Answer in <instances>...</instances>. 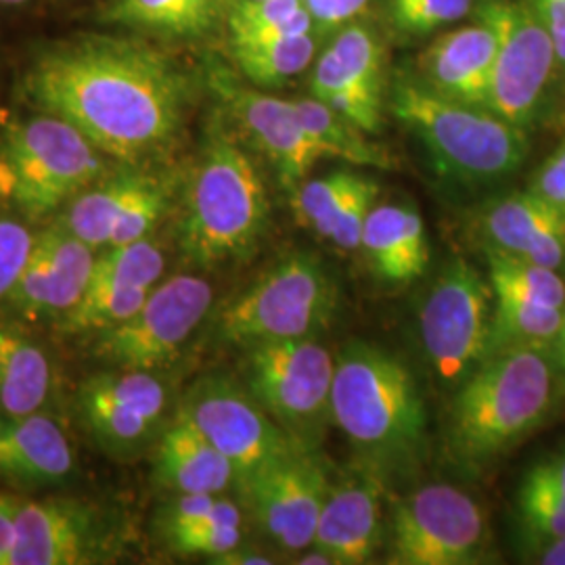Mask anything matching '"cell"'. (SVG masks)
Wrapping results in <instances>:
<instances>
[{"instance_id":"cell-34","label":"cell","mask_w":565,"mask_h":565,"mask_svg":"<svg viewBox=\"0 0 565 565\" xmlns=\"http://www.w3.org/2000/svg\"><path fill=\"white\" fill-rule=\"evenodd\" d=\"M149 294L151 289L142 287L90 282L81 302L57 321V327L67 335H99L128 321Z\"/></svg>"},{"instance_id":"cell-10","label":"cell","mask_w":565,"mask_h":565,"mask_svg":"<svg viewBox=\"0 0 565 565\" xmlns=\"http://www.w3.org/2000/svg\"><path fill=\"white\" fill-rule=\"evenodd\" d=\"M212 300V285L202 277L162 279L128 321L95 335L93 354L114 369L156 373L181 356L207 319Z\"/></svg>"},{"instance_id":"cell-35","label":"cell","mask_w":565,"mask_h":565,"mask_svg":"<svg viewBox=\"0 0 565 565\" xmlns=\"http://www.w3.org/2000/svg\"><path fill=\"white\" fill-rule=\"evenodd\" d=\"M166 256L153 237L109 245L97 252L90 282L153 289L163 279Z\"/></svg>"},{"instance_id":"cell-49","label":"cell","mask_w":565,"mask_h":565,"mask_svg":"<svg viewBox=\"0 0 565 565\" xmlns=\"http://www.w3.org/2000/svg\"><path fill=\"white\" fill-rule=\"evenodd\" d=\"M553 354H555V361H557V366H559V371H562V377H564L565 384V321L564 327H562V333H559L557 342L553 345Z\"/></svg>"},{"instance_id":"cell-21","label":"cell","mask_w":565,"mask_h":565,"mask_svg":"<svg viewBox=\"0 0 565 565\" xmlns=\"http://www.w3.org/2000/svg\"><path fill=\"white\" fill-rule=\"evenodd\" d=\"M382 505V476L361 463L329 488L312 546L329 555L333 565L371 562L384 543Z\"/></svg>"},{"instance_id":"cell-16","label":"cell","mask_w":565,"mask_h":565,"mask_svg":"<svg viewBox=\"0 0 565 565\" xmlns=\"http://www.w3.org/2000/svg\"><path fill=\"white\" fill-rule=\"evenodd\" d=\"M76 406L95 445L114 459H132L160 431L168 387L151 371L116 369L86 380Z\"/></svg>"},{"instance_id":"cell-5","label":"cell","mask_w":565,"mask_h":565,"mask_svg":"<svg viewBox=\"0 0 565 565\" xmlns=\"http://www.w3.org/2000/svg\"><path fill=\"white\" fill-rule=\"evenodd\" d=\"M390 107L424 142L436 166L457 181H503L527 158L525 130L488 107L440 95L419 76L394 78Z\"/></svg>"},{"instance_id":"cell-26","label":"cell","mask_w":565,"mask_h":565,"mask_svg":"<svg viewBox=\"0 0 565 565\" xmlns=\"http://www.w3.org/2000/svg\"><path fill=\"white\" fill-rule=\"evenodd\" d=\"M231 4L233 0H107L97 21L142 39L202 41L226 23Z\"/></svg>"},{"instance_id":"cell-9","label":"cell","mask_w":565,"mask_h":565,"mask_svg":"<svg viewBox=\"0 0 565 565\" xmlns=\"http://www.w3.org/2000/svg\"><path fill=\"white\" fill-rule=\"evenodd\" d=\"M494 294L478 268L455 258L429 287L419 331L431 373L445 385L463 384L490 352Z\"/></svg>"},{"instance_id":"cell-25","label":"cell","mask_w":565,"mask_h":565,"mask_svg":"<svg viewBox=\"0 0 565 565\" xmlns=\"http://www.w3.org/2000/svg\"><path fill=\"white\" fill-rule=\"evenodd\" d=\"M153 473L174 494H224L239 484L233 463L181 413L158 436Z\"/></svg>"},{"instance_id":"cell-47","label":"cell","mask_w":565,"mask_h":565,"mask_svg":"<svg viewBox=\"0 0 565 565\" xmlns=\"http://www.w3.org/2000/svg\"><path fill=\"white\" fill-rule=\"evenodd\" d=\"M541 564L565 565V536L543 548V553H541Z\"/></svg>"},{"instance_id":"cell-14","label":"cell","mask_w":565,"mask_h":565,"mask_svg":"<svg viewBox=\"0 0 565 565\" xmlns=\"http://www.w3.org/2000/svg\"><path fill=\"white\" fill-rule=\"evenodd\" d=\"M478 20L488 23L497 39L488 109L525 130L536 120L559 65L553 41L524 0H486Z\"/></svg>"},{"instance_id":"cell-42","label":"cell","mask_w":565,"mask_h":565,"mask_svg":"<svg viewBox=\"0 0 565 565\" xmlns=\"http://www.w3.org/2000/svg\"><path fill=\"white\" fill-rule=\"evenodd\" d=\"M522 484L536 488L555 505L565 509V448L532 465L525 471Z\"/></svg>"},{"instance_id":"cell-15","label":"cell","mask_w":565,"mask_h":565,"mask_svg":"<svg viewBox=\"0 0 565 565\" xmlns=\"http://www.w3.org/2000/svg\"><path fill=\"white\" fill-rule=\"evenodd\" d=\"M172 198V182L149 163H120L88 184L61 212L63 228L93 249L151 237Z\"/></svg>"},{"instance_id":"cell-51","label":"cell","mask_w":565,"mask_h":565,"mask_svg":"<svg viewBox=\"0 0 565 565\" xmlns=\"http://www.w3.org/2000/svg\"><path fill=\"white\" fill-rule=\"evenodd\" d=\"M30 0H0V7H4V9H18V7H23V4H28Z\"/></svg>"},{"instance_id":"cell-27","label":"cell","mask_w":565,"mask_h":565,"mask_svg":"<svg viewBox=\"0 0 565 565\" xmlns=\"http://www.w3.org/2000/svg\"><path fill=\"white\" fill-rule=\"evenodd\" d=\"M361 249L385 281L419 279L429 264V243L422 214L404 203H375L364 224Z\"/></svg>"},{"instance_id":"cell-20","label":"cell","mask_w":565,"mask_h":565,"mask_svg":"<svg viewBox=\"0 0 565 565\" xmlns=\"http://www.w3.org/2000/svg\"><path fill=\"white\" fill-rule=\"evenodd\" d=\"M212 86L245 139L273 163L282 186L294 193L323 158L308 137L294 102L242 86L224 74L214 76Z\"/></svg>"},{"instance_id":"cell-48","label":"cell","mask_w":565,"mask_h":565,"mask_svg":"<svg viewBox=\"0 0 565 565\" xmlns=\"http://www.w3.org/2000/svg\"><path fill=\"white\" fill-rule=\"evenodd\" d=\"M312 551L310 553H303L300 555V559H298V564L302 565H333L331 562V557L329 555H324L321 548H315V546H310Z\"/></svg>"},{"instance_id":"cell-22","label":"cell","mask_w":565,"mask_h":565,"mask_svg":"<svg viewBox=\"0 0 565 565\" xmlns=\"http://www.w3.org/2000/svg\"><path fill=\"white\" fill-rule=\"evenodd\" d=\"M76 473V450L60 419L41 411L0 425V480L20 488H51Z\"/></svg>"},{"instance_id":"cell-30","label":"cell","mask_w":565,"mask_h":565,"mask_svg":"<svg viewBox=\"0 0 565 565\" xmlns=\"http://www.w3.org/2000/svg\"><path fill=\"white\" fill-rule=\"evenodd\" d=\"M315 51L317 42L312 34L231 44L237 70L258 88H275L300 76L315 60Z\"/></svg>"},{"instance_id":"cell-45","label":"cell","mask_w":565,"mask_h":565,"mask_svg":"<svg viewBox=\"0 0 565 565\" xmlns=\"http://www.w3.org/2000/svg\"><path fill=\"white\" fill-rule=\"evenodd\" d=\"M21 497L0 494V565H9L18 539V509Z\"/></svg>"},{"instance_id":"cell-50","label":"cell","mask_w":565,"mask_h":565,"mask_svg":"<svg viewBox=\"0 0 565 565\" xmlns=\"http://www.w3.org/2000/svg\"><path fill=\"white\" fill-rule=\"evenodd\" d=\"M11 193V181H9V172L4 168V163L0 162V195L9 198Z\"/></svg>"},{"instance_id":"cell-3","label":"cell","mask_w":565,"mask_h":565,"mask_svg":"<svg viewBox=\"0 0 565 565\" xmlns=\"http://www.w3.org/2000/svg\"><path fill=\"white\" fill-rule=\"evenodd\" d=\"M331 422L380 476L415 463L425 443V406L403 361L373 343H348L335 359Z\"/></svg>"},{"instance_id":"cell-7","label":"cell","mask_w":565,"mask_h":565,"mask_svg":"<svg viewBox=\"0 0 565 565\" xmlns=\"http://www.w3.org/2000/svg\"><path fill=\"white\" fill-rule=\"evenodd\" d=\"M0 162L9 172V198L28 221L60 212L109 172V158L95 142L70 121L44 111L7 126Z\"/></svg>"},{"instance_id":"cell-31","label":"cell","mask_w":565,"mask_h":565,"mask_svg":"<svg viewBox=\"0 0 565 565\" xmlns=\"http://www.w3.org/2000/svg\"><path fill=\"white\" fill-rule=\"evenodd\" d=\"M224 25L231 44L315 32V20L303 0H233Z\"/></svg>"},{"instance_id":"cell-1","label":"cell","mask_w":565,"mask_h":565,"mask_svg":"<svg viewBox=\"0 0 565 565\" xmlns=\"http://www.w3.org/2000/svg\"><path fill=\"white\" fill-rule=\"evenodd\" d=\"M23 97L76 126L109 160L153 162L179 139L193 81L179 61L137 34H81L32 53Z\"/></svg>"},{"instance_id":"cell-44","label":"cell","mask_w":565,"mask_h":565,"mask_svg":"<svg viewBox=\"0 0 565 565\" xmlns=\"http://www.w3.org/2000/svg\"><path fill=\"white\" fill-rule=\"evenodd\" d=\"M524 4L545 28L555 46L557 63L565 70V0H524Z\"/></svg>"},{"instance_id":"cell-13","label":"cell","mask_w":565,"mask_h":565,"mask_svg":"<svg viewBox=\"0 0 565 565\" xmlns=\"http://www.w3.org/2000/svg\"><path fill=\"white\" fill-rule=\"evenodd\" d=\"M126 541V527L107 507L70 497H21L9 565L114 564Z\"/></svg>"},{"instance_id":"cell-8","label":"cell","mask_w":565,"mask_h":565,"mask_svg":"<svg viewBox=\"0 0 565 565\" xmlns=\"http://www.w3.org/2000/svg\"><path fill=\"white\" fill-rule=\"evenodd\" d=\"M335 359L317 338L247 348L245 385L282 429L308 448H319L331 422Z\"/></svg>"},{"instance_id":"cell-43","label":"cell","mask_w":565,"mask_h":565,"mask_svg":"<svg viewBox=\"0 0 565 565\" xmlns=\"http://www.w3.org/2000/svg\"><path fill=\"white\" fill-rule=\"evenodd\" d=\"M315 25L323 30H340L345 23L356 20L369 0H303Z\"/></svg>"},{"instance_id":"cell-4","label":"cell","mask_w":565,"mask_h":565,"mask_svg":"<svg viewBox=\"0 0 565 565\" xmlns=\"http://www.w3.org/2000/svg\"><path fill=\"white\" fill-rule=\"evenodd\" d=\"M268 210L258 166L231 130L214 121L189 182L179 237L184 258L195 266L247 258L266 231Z\"/></svg>"},{"instance_id":"cell-2","label":"cell","mask_w":565,"mask_h":565,"mask_svg":"<svg viewBox=\"0 0 565 565\" xmlns=\"http://www.w3.org/2000/svg\"><path fill=\"white\" fill-rule=\"evenodd\" d=\"M562 390L553 348L520 345L488 354L457 387L446 431L448 457L463 471H482L545 424Z\"/></svg>"},{"instance_id":"cell-41","label":"cell","mask_w":565,"mask_h":565,"mask_svg":"<svg viewBox=\"0 0 565 565\" xmlns=\"http://www.w3.org/2000/svg\"><path fill=\"white\" fill-rule=\"evenodd\" d=\"M530 191L543 198L565 223V141L539 168L530 184Z\"/></svg>"},{"instance_id":"cell-28","label":"cell","mask_w":565,"mask_h":565,"mask_svg":"<svg viewBox=\"0 0 565 565\" xmlns=\"http://www.w3.org/2000/svg\"><path fill=\"white\" fill-rule=\"evenodd\" d=\"M55 392L49 352L23 327L0 324V417L21 419L46 411Z\"/></svg>"},{"instance_id":"cell-39","label":"cell","mask_w":565,"mask_h":565,"mask_svg":"<svg viewBox=\"0 0 565 565\" xmlns=\"http://www.w3.org/2000/svg\"><path fill=\"white\" fill-rule=\"evenodd\" d=\"M36 233L18 216L0 212V303L7 302L13 285L32 252Z\"/></svg>"},{"instance_id":"cell-36","label":"cell","mask_w":565,"mask_h":565,"mask_svg":"<svg viewBox=\"0 0 565 565\" xmlns=\"http://www.w3.org/2000/svg\"><path fill=\"white\" fill-rule=\"evenodd\" d=\"M242 509L221 497L200 522L166 534L168 545L179 555L207 557V562L243 545Z\"/></svg>"},{"instance_id":"cell-37","label":"cell","mask_w":565,"mask_h":565,"mask_svg":"<svg viewBox=\"0 0 565 565\" xmlns=\"http://www.w3.org/2000/svg\"><path fill=\"white\" fill-rule=\"evenodd\" d=\"M361 177L363 174L340 170L321 179L303 181L291 193L296 221L306 228L315 231L321 239L329 242L333 226L342 214L343 205L348 202L350 193L354 191V186L361 181Z\"/></svg>"},{"instance_id":"cell-38","label":"cell","mask_w":565,"mask_h":565,"mask_svg":"<svg viewBox=\"0 0 565 565\" xmlns=\"http://www.w3.org/2000/svg\"><path fill=\"white\" fill-rule=\"evenodd\" d=\"M476 0H390V20L404 36H425L463 20Z\"/></svg>"},{"instance_id":"cell-52","label":"cell","mask_w":565,"mask_h":565,"mask_svg":"<svg viewBox=\"0 0 565 565\" xmlns=\"http://www.w3.org/2000/svg\"><path fill=\"white\" fill-rule=\"evenodd\" d=\"M0 425H2V417H0Z\"/></svg>"},{"instance_id":"cell-29","label":"cell","mask_w":565,"mask_h":565,"mask_svg":"<svg viewBox=\"0 0 565 565\" xmlns=\"http://www.w3.org/2000/svg\"><path fill=\"white\" fill-rule=\"evenodd\" d=\"M294 105L308 137L317 145L323 158H338L352 166L366 168L392 166L390 153L366 139L369 132H364L354 121L343 118L327 103L317 97H302L294 99Z\"/></svg>"},{"instance_id":"cell-6","label":"cell","mask_w":565,"mask_h":565,"mask_svg":"<svg viewBox=\"0 0 565 565\" xmlns=\"http://www.w3.org/2000/svg\"><path fill=\"white\" fill-rule=\"evenodd\" d=\"M338 285L312 254H291L224 306L214 340L252 348L258 343L317 338L338 310Z\"/></svg>"},{"instance_id":"cell-17","label":"cell","mask_w":565,"mask_h":565,"mask_svg":"<svg viewBox=\"0 0 565 565\" xmlns=\"http://www.w3.org/2000/svg\"><path fill=\"white\" fill-rule=\"evenodd\" d=\"M243 497L256 524L285 553L312 546L317 524L331 488L317 448H302L247 480Z\"/></svg>"},{"instance_id":"cell-40","label":"cell","mask_w":565,"mask_h":565,"mask_svg":"<svg viewBox=\"0 0 565 565\" xmlns=\"http://www.w3.org/2000/svg\"><path fill=\"white\" fill-rule=\"evenodd\" d=\"M377 195H380V184L369 177H361V181L354 186V191L350 193L348 202L343 205L342 214L333 226L329 242L345 252L361 249L364 224L377 203Z\"/></svg>"},{"instance_id":"cell-19","label":"cell","mask_w":565,"mask_h":565,"mask_svg":"<svg viewBox=\"0 0 565 565\" xmlns=\"http://www.w3.org/2000/svg\"><path fill=\"white\" fill-rule=\"evenodd\" d=\"M97 249L61 224L36 233L7 306L25 321H61L90 285Z\"/></svg>"},{"instance_id":"cell-33","label":"cell","mask_w":565,"mask_h":565,"mask_svg":"<svg viewBox=\"0 0 565 565\" xmlns=\"http://www.w3.org/2000/svg\"><path fill=\"white\" fill-rule=\"evenodd\" d=\"M564 321L565 308L494 296L488 354L520 345L553 348L562 333Z\"/></svg>"},{"instance_id":"cell-12","label":"cell","mask_w":565,"mask_h":565,"mask_svg":"<svg viewBox=\"0 0 565 565\" xmlns=\"http://www.w3.org/2000/svg\"><path fill=\"white\" fill-rule=\"evenodd\" d=\"M179 413L233 463L242 486L285 457L308 448L291 438L247 385L210 375L193 385Z\"/></svg>"},{"instance_id":"cell-23","label":"cell","mask_w":565,"mask_h":565,"mask_svg":"<svg viewBox=\"0 0 565 565\" xmlns=\"http://www.w3.org/2000/svg\"><path fill=\"white\" fill-rule=\"evenodd\" d=\"M480 228L490 249L555 270L565 266L564 218L530 189L490 203Z\"/></svg>"},{"instance_id":"cell-46","label":"cell","mask_w":565,"mask_h":565,"mask_svg":"<svg viewBox=\"0 0 565 565\" xmlns=\"http://www.w3.org/2000/svg\"><path fill=\"white\" fill-rule=\"evenodd\" d=\"M210 564H218V565H268L275 564L268 555H264V553H258V551H249V548H243V546H237V548H233V551H228V553H224L221 557H216V559H212Z\"/></svg>"},{"instance_id":"cell-24","label":"cell","mask_w":565,"mask_h":565,"mask_svg":"<svg viewBox=\"0 0 565 565\" xmlns=\"http://www.w3.org/2000/svg\"><path fill=\"white\" fill-rule=\"evenodd\" d=\"M494 57V32L478 20L431 42L419 60V78L455 102L488 107Z\"/></svg>"},{"instance_id":"cell-11","label":"cell","mask_w":565,"mask_h":565,"mask_svg":"<svg viewBox=\"0 0 565 565\" xmlns=\"http://www.w3.org/2000/svg\"><path fill=\"white\" fill-rule=\"evenodd\" d=\"M486 546L484 509L457 486L427 484L394 503L390 564H478Z\"/></svg>"},{"instance_id":"cell-32","label":"cell","mask_w":565,"mask_h":565,"mask_svg":"<svg viewBox=\"0 0 565 565\" xmlns=\"http://www.w3.org/2000/svg\"><path fill=\"white\" fill-rule=\"evenodd\" d=\"M488 281L497 298L565 308V281L559 270L486 247Z\"/></svg>"},{"instance_id":"cell-18","label":"cell","mask_w":565,"mask_h":565,"mask_svg":"<svg viewBox=\"0 0 565 565\" xmlns=\"http://www.w3.org/2000/svg\"><path fill=\"white\" fill-rule=\"evenodd\" d=\"M312 97L373 135L384 121V46L364 23L350 21L317 61Z\"/></svg>"}]
</instances>
